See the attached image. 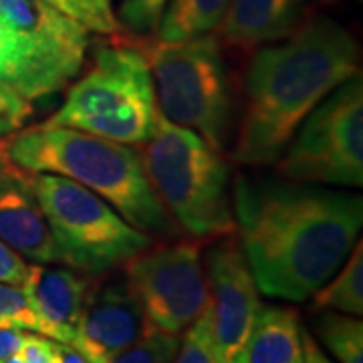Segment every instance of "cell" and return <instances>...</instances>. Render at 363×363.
Here are the masks:
<instances>
[{"mask_svg": "<svg viewBox=\"0 0 363 363\" xmlns=\"http://www.w3.org/2000/svg\"><path fill=\"white\" fill-rule=\"evenodd\" d=\"M234 224L262 295L305 301L350 257L363 222L362 196L301 182L236 176Z\"/></svg>", "mask_w": 363, "mask_h": 363, "instance_id": "cell-1", "label": "cell"}, {"mask_svg": "<svg viewBox=\"0 0 363 363\" xmlns=\"http://www.w3.org/2000/svg\"><path fill=\"white\" fill-rule=\"evenodd\" d=\"M359 75V45L345 26L317 14L295 35L255 51L245 79V113L233 147L240 166H269L298 125L351 77Z\"/></svg>", "mask_w": 363, "mask_h": 363, "instance_id": "cell-2", "label": "cell"}, {"mask_svg": "<svg viewBox=\"0 0 363 363\" xmlns=\"http://www.w3.org/2000/svg\"><path fill=\"white\" fill-rule=\"evenodd\" d=\"M0 152L21 172L57 174L85 186L142 233L162 238L180 233L131 145L43 121L0 140Z\"/></svg>", "mask_w": 363, "mask_h": 363, "instance_id": "cell-3", "label": "cell"}, {"mask_svg": "<svg viewBox=\"0 0 363 363\" xmlns=\"http://www.w3.org/2000/svg\"><path fill=\"white\" fill-rule=\"evenodd\" d=\"M142 147L147 182L182 230L198 240L236 230L228 196L230 168L222 152L160 111L154 133Z\"/></svg>", "mask_w": 363, "mask_h": 363, "instance_id": "cell-4", "label": "cell"}, {"mask_svg": "<svg viewBox=\"0 0 363 363\" xmlns=\"http://www.w3.org/2000/svg\"><path fill=\"white\" fill-rule=\"evenodd\" d=\"M156 93L138 39L116 35L99 45L89 69L45 123L87 131L125 145H142L154 133Z\"/></svg>", "mask_w": 363, "mask_h": 363, "instance_id": "cell-5", "label": "cell"}, {"mask_svg": "<svg viewBox=\"0 0 363 363\" xmlns=\"http://www.w3.org/2000/svg\"><path fill=\"white\" fill-rule=\"evenodd\" d=\"M135 39L150 65L157 111L224 154L234 99L218 37L208 33L178 43Z\"/></svg>", "mask_w": 363, "mask_h": 363, "instance_id": "cell-6", "label": "cell"}, {"mask_svg": "<svg viewBox=\"0 0 363 363\" xmlns=\"http://www.w3.org/2000/svg\"><path fill=\"white\" fill-rule=\"evenodd\" d=\"M28 184L63 250L65 267L104 274L152 247L150 234L131 226L111 204L77 182L57 174H28Z\"/></svg>", "mask_w": 363, "mask_h": 363, "instance_id": "cell-7", "label": "cell"}, {"mask_svg": "<svg viewBox=\"0 0 363 363\" xmlns=\"http://www.w3.org/2000/svg\"><path fill=\"white\" fill-rule=\"evenodd\" d=\"M274 164L283 180L350 188L362 186V73L339 85L305 117Z\"/></svg>", "mask_w": 363, "mask_h": 363, "instance_id": "cell-8", "label": "cell"}, {"mask_svg": "<svg viewBox=\"0 0 363 363\" xmlns=\"http://www.w3.org/2000/svg\"><path fill=\"white\" fill-rule=\"evenodd\" d=\"M131 293L147 325L182 335L208 309V279L200 240L147 247L125 262Z\"/></svg>", "mask_w": 363, "mask_h": 363, "instance_id": "cell-9", "label": "cell"}, {"mask_svg": "<svg viewBox=\"0 0 363 363\" xmlns=\"http://www.w3.org/2000/svg\"><path fill=\"white\" fill-rule=\"evenodd\" d=\"M208 325L220 363H238L255 317L259 313V286L248 269L240 242L233 234L208 250Z\"/></svg>", "mask_w": 363, "mask_h": 363, "instance_id": "cell-10", "label": "cell"}, {"mask_svg": "<svg viewBox=\"0 0 363 363\" xmlns=\"http://www.w3.org/2000/svg\"><path fill=\"white\" fill-rule=\"evenodd\" d=\"M147 327L142 305L128 281L93 285L71 347L81 351L91 363H109L142 337Z\"/></svg>", "mask_w": 363, "mask_h": 363, "instance_id": "cell-11", "label": "cell"}, {"mask_svg": "<svg viewBox=\"0 0 363 363\" xmlns=\"http://www.w3.org/2000/svg\"><path fill=\"white\" fill-rule=\"evenodd\" d=\"M335 0H233L214 35L234 51L255 52L295 35Z\"/></svg>", "mask_w": 363, "mask_h": 363, "instance_id": "cell-12", "label": "cell"}, {"mask_svg": "<svg viewBox=\"0 0 363 363\" xmlns=\"http://www.w3.org/2000/svg\"><path fill=\"white\" fill-rule=\"evenodd\" d=\"M0 21L75 79L89 49V30L45 0H0Z\"/></svg>", "mask_w": 363, "mask_h": 363, "instance_id": "cell-13", "label": "cell"}, {"mask_svg": "<svg viewBox=\"0 0 363 363\" xmlns=\"http://www.w3.org/2000/svg\"><path fill=\"white\" fill-rule=\"evenodd\" d=\"M0 240L37 264H65L28 174L14 166L0 182Z\"/></svg>", "mask_w": 363, "mask_h": 363, "instance_id": "cell-14", "label": "cell"}, {"mask_svg": "<svg viewBox=\"0 0 363 363\" xmlns=\"http://www.w3.org/2000/svg\"><path fill=\"white\" fill-rule=\"evenodd\" d=\"M23 286L39 321L40 335L73 345L81 313L93 286L89 279L71 267L59 269L35 262Z\"/></svg>", "mask_w": 363, "mask_h": 363, "instance_id": "cell-15", "label": "cell"}, {"mask_svg": "<svg viewBox=\"0 0 363 363\" xmlns=\"http://www.w3.org/2000/svg\"><path fill=\"white\" fill-rule=\"evenodd\" d=\"M0 81L37 101L65 89L73 79L0 21Z\"/></svg>", "mask_w": 363, "mask_h": 363, "instance_id": "cell-16", "label": "cell"}, {"mask_svg": "<svg viewBox=\"0 0 363 363\" xmlns=\"http://www.w3.org/2000/svg\"><path fill=\"white\" fill-rule=\"evenodd\" d=\"M238 363H303L298 313L260 305Z\"/></svg>", "mask_w": 363, "mask_h": 363, "instance_id": "cell-17", "label": "cell"}, {"mask_svg": "<svg viewBox=\"0 0 363 363\" xmlns=\"http://www.w3.org/2000/svg\"><path fill=\"white\" fill-rule=\"evenodd\" d=\"M233 0H168L154 37L178 43L214 33Z\"/></svg>", "mask_w": 363, "mask_h": 363, "instance_id": "cell-18", "label": "cell"}, {"mask_svg": "<svg viewBox=\"0 0 363 363\" xmlns=\"http://www.w3.org/2000/svg\"><path fill=\"white\" fill-rule=\"evenodd\" d=\"M313 311L347 313L362 317L363 313V247L351 248L347 262L331 281L313 293Z\"/></svg>", "mask_w": 363, "mask_h": 363, "instance_id": "cell-19", "label": "cell"}, {"mask_svg": "<svg viewBox=\"0 0 363 363\" xmlns=\"http://www.w3.org/2000/svg\"><path fill=\"white\" fill-rule=\"evenodd\" d=\"M315 333L339 363H363V323L353 315L321 311Z\"/></svg>", "mask_w": 363, "mask_h": 363, "instance_id": "cell-20", "label": "cell"}, {"mask_svg": "<svg viewBox=\"0 0 363 363\" xmlns=\"http://www.w3.org/2000/svg\"><path fill=\"white\" fill-rule=\"evenodd\" d=\"M57 11L67 14L75 23L85 26L89 33L107 37L123 35V28L111 9V0H45Z\"/></svg>", "mask_w": 363, "mask_h": 363, "instance_id": "cell-21", "label": "cell"}, {"mask_svg": "<svg viewBox=\"0 0 363 363\" xmlns=\"http://www.w3.org/2000/svg\"><path fill=\"white\" fill-rule=\"evenodd\" d=\"M178 347H180V335H172L154 327H147L142 337L128 350L117 353L109 363H174Z\"/></svg>", "mask_w": 363, "mask_h": 363, "instance_id": "cell-22", "label": "cell"}, {"mask_svg": "<svg viewBox=\"0 0 363 363\" xmlns=\"http://www.w3.org/2000/svg\"><path fill=\"white\" fill-rule=\"evenodd\" d=\"M168 0H121L119 25L135 37L154 35Z\"/></svg>", "mask_w": 363, "mask_h": 363, "instance_id": "cell-23", "label": "cell"}, {"mask_svg": "<svg viewBox=\"0 0 363 363\" xmlns=\"http://www.w3.org/2000/svg\"><path fill=\"white\" fill-rule=\"evenodd\" d=\"M0 323L39 333V321L26 297L25 286L0 283Z\"/></svg>", "mask_w": 363, "mask_h": 363, "instance_id": "cell-24", "label": "cell"}, {"mask_svg": "<svg viewBox=\"0 0 363 363\" xmlns=\"http://www.w3.org/2000/svg\"><path fill=\"white\" fill-rule=\"evenodd\" d=\"M174 363H220L212 345L206 313L184 331Z\"/></svg>", "mask_w": 363, "mask_h": 363, "instance_id": "cell-25", "label": "cell"}, {"mask_svg": "<svg viewBox=\"0 0 363 363\" xmlns=\"http://www.w3.org/2000/svg\"><path fill=\"white\" fill-rule=\"evenodd\" d=\"M33 116V105L18 91L0 81V140L23 130Z\"/></svg>", "mask_w": 363, "mask_h": 363, "instance_id": "cell-26", "label": "cell"}, {"mask_svg": "<svg viewBox=\"0 0 363 363\" xmlns=\"http://www.w3.org/2000/svg\"><path fill=\"white\" fill-rule=\"evenodd\" d=\"M23 363H61L57 341L40 333H26L25 345L21 351Z\"/></svg>", "mask_w": 363, "mask_h": 363, "instance_id": "cell-27", "label": "cell"}, {"mask_svg": "<svg viewBox=\"0 0 363 363\" xmlns=\"http://www.w3.org/2000/svg\"><path fill=\"white\" fill-rule=\"evenodd\" d=\"M30 264H26V260L0 240V283H9V285H25L26 277H28Z\"/></svg>", "mask_w": 363, "mask_h": 363, "instance_id": "cell-28", "label": "cell"}, {"mask_svg": "<svg viewBox=\"0 0 363 363\" xmlns=\"http://www.w3.org/2000/svg\"><path fill=\"white\" fill-rule=\"evenodd\" d=\"M28 331H23L18 327H11V325L0 323V362L18 355L23 351L25 339Z\"/></svg>", "mask_w": 363, "mask_h": 363, "instance_id": "cell-29", "label": "cell"}, {"mask_svg": "<svg viewBox=\"0 0 363 363\" xmlns=\"http://www.w3.org/2000/svg\"><path fill=\"white\" fill-rule=\"evenodd\" d=\"M301 353H303V363H333L321 350L317 339L313 337L311 331H307L305 327H301Z\"/></svg>", "mask_w": 363, "mask_h": 363, "instance_id": "cell-30", "label": "cell"}, {"mask_svg": "<svg viewBox=\"0 0 363 363\" xmlns=\"http://www.w3.org/2000/svg\"><path fill=\"white\" fill-rule=\"evenodd\" d=\"M57 347H59L61 363H91L81 351L71 347V345H67V343H57Z\"/></svg>", "mask_w": 363, "mask_h": 363, "instance_id": "cell-31", "label": "cell"}, {"mask_svg": "<svg viewBox=\"0 0 363 363\" xmlns=\"http://www.w3.org/2000/svg\"><path fill=\"white\" fill-rule=\"evenodd\" d=\"M11 168H13V164L2 156V152H0V182H2V178H4L6 174H9V169Z\"/></svg>", "mask_w": 363, "mask_h": 363, "instance_id": "cell-32", "label": "cell"}, {"mask_svg": "<svg viewBox=\"0 0 363 363\" xmlns=\"http://www.w3.org/2000/svg\"><path fill=\"white\" fill-rule=\"evenodd\" d=\"M0 363H23V357H21V353H18V355H13V357H9V359H4V362Z\"/></svg>", "mask_w": 363, "mask_h": 363, "instance_id": "cell-33", "label": "cell"}]
</instances>
